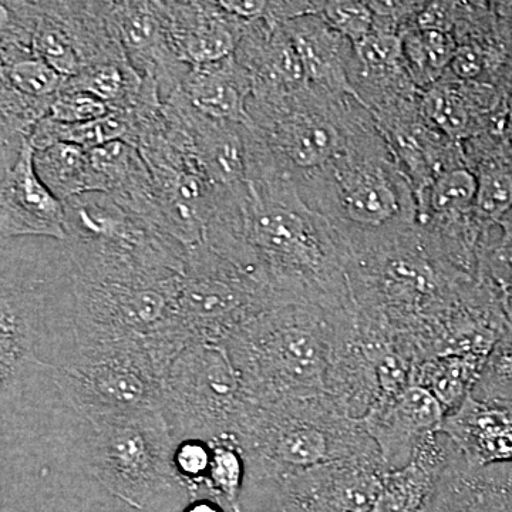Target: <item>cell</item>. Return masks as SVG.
I'll use <instances>...</instances> for the list:
<instances>
[{
  "label": "cell",
  "mask_w": 512,
  "mask_h": 512,
  "mask_svg": "<svg viewBox=\"0 0 512 512\" xmlns=\"http://www.w3.org/2000/svg\"><path fill=\"white\" fill-rule=\"evenodd\" d=\"M248 184L241 235L214 251L258 279L281 305L352 308L348 242L259 144L248 147Z\"/></svg>",
  "instance_id": "cell-1"
},
{
  "label": "cell",
  "mask_w": 512,
  "mask_h": 512,
  "mask_svg": "<svg viewBox=\"0 0 512 512\" xmlns=\"http://www.w3.org/2000/svg\"><path fill=\"white\" fill-rule=\"evenodd\" d=\"M352 308L289 303L256 315L224 343L248 400L276 403L328 396Z\"/></svg>",
  "instance_id": "cell-2"
},
{
  "label": "cell",
  "mask_w": 512,
  "mask_h": 512,
  "mask_svg": "<svg viewBox=\"0 0 512 512\" xmlns=\"http://www.w3.org/2000/svg\"><path fill=\"white\" fill-rule=\"evenodd\" d=\"M298 188L349 247L417 228L416 191L375 120L335 163Z\"/></svg>",
  "instance_id": "cell-3"
},
{
  "label": "cell",
  "mask_w": 512,
  "mask_h": 512,
  "mask_svg": "<svg viewBox=\"0 0 512 512\" xmlns=\"http://www.w3.org/2000/svg\"><path fill=\"white\" fill-rule=\"evenodd\" d=\"M234 436L251 477L274 484L332 461L379 456L362 421L343 413L329 396L276 403L248 400Z\"/></svg>",
  "instance_id": "cell-4"
},
{
  "label": "cell",
  "mask_w": 512,
  "mask_h": 512,
  "mask_svg": "<svg viewBox=\"0 0 512 512\" xmlns=\"http://www.w3.org/2000/svg\"><path fill=\"white\" fill-rule=\"evenodd\" d=\"M181 275L104 279L73 275L77 352L146 353L164 379L168 366L185 348L175 326Z\"/></svg>",
  "instance_id": "cell-5"
},
{
  "label": "cell",
  "mask_w": 512,
  "mask_h": 512,
  "mask_svg": "<svg viewBox=\"0 0 512 512\" xmlns=\"http://www.w3.org/2000/svg\"><path fill=\"white\" fill-rule=\"evenodd\" d=\"M63 205L77 278L183 274L188 248L111 195L86 192Z\"/></svg>",
  "instance_id": "cell-6"
},
{
  "label": "cell",
  "mask_w": 512,
  "mask_h": 512,
  "mask_svg": "<svg viewBox=\"0 0 512 512\" xmlns=\"http://www.w3.org/2000/svg\"><path fill=\"white\" fill-rule=\"evenodd\" d=\"M247 126L282 174L301 185L330 167L373 120L362 101L311 87L286 96H249Z\"/></svg>",
  "instance_id": "cell-7"
},
{
  "label": "cell",
  "mask_w": 512,
  "mask_h": 512,
  "mask_svg": "<svg viewBox=\"0 0 512 512\" xmlns=\"http://www.w3.org/2000/svg\"><path fill=\"white\" fill-rule=\"evenodd\" d=\"M72 269L66 244L53 238L2 239L0 284V383L2 403L18 396L32 367L43 363L35 348L56 299L57 281Z\"/></svg>",
  "instance_id": "cell-8"
},
{
  "label": "cell",
  "mask_w": 512,
  "mask_h": 512,
  "mask_svg": "<svg viewBox=\"0 0 512 512\" xmlns=\"http://www.w3.org/2000/svg\"><path fill=\"white\" fill-rule=\"evenodd\" d=\"M281 306L258 279L207 244L188 248L175 303V326L185 348L224 345L259 313Z\"/></svg>",
  "instance_id": "cell-9"
},
{
  "label": "cell",
  "mask_w": 512,
  "mask_h": 512,
  "mask_svg": "<svg viewBox=\"0 0 512 512\" xmlns=\"http://www.w3.org/2000/svg\"><path fill=\"white\" fill-rule=\"evenodd\" d=\"M177 441L164 409L103 424L90 443V473L130 507L144 510L158 494L180 485L174 468Z\"/></svg>",
  "instance_id": "cell-10"
},
{
  "label": "cell",
  "mask_w": 512,
  "mask_h": 512,
  "mask_svg": "<svg viewBox=\"0 0 512 512\" xmlns=\"http://www.w3.org/2000/svg\"><path fill=\"white\" fill-rule=\"evenodd\" d=\"M50 370L64 402L93 429L134 414L164 409L163 375L146 353L76 350L72 360Z\"/></svg>",
  "instance_id": "cell-11"
},
{
  "label": "cell",
  "mask_w": 512,
  "mask_h": 512,
  "mask_svg": "<svg viewBox=\"0 0 512 512\" xmlns=\"http://www.w3.org/2000/svg\"><path fill=\"white\" fill-rule=\"evenodd\" d=\"M244 384L224 345L195 343L178 353L163 379V404L174 430L232 434L245 404Z\"/></svg>",
  "instance_id": "cell-12"
},
{
  "label": "cell",
  "mask_w": 512,
  "mask_h": 512,
  "mask_svg": "<svg viewBox=\"0 0 512 512\" xmlns=\"http://www.w3.org/2000/svg\"><path fill=\"white\" fill-rule=\"evenodd\" d=\"M386 474L379 456L346 458L275 483L282 512H370Z\"/></svg>",
  "instance_id": "cell-13"
},
{
  "label": "cell",
  "mask_w": 512,
  "mask_h": 512,
  "mask_svg": "<svg viewBox=\"0 0 512 512\" xmlns=\"http://www.w3.org/2000/svg\"><path fill=\"white\" fill-rule=\"evenodd\" d=\"M107 20L133 69L143 79L156 82L163 101L173 96L191 66L181 62L175 53L165 23L163 0L109 2Z\"/></svg>",
  "instance_id": "cell-14"
},
{
  "label": "cell",
  "mask_w": 512,
  "mask_h": 512,
  "mask_svg": "<svg viewBox=\"0 0 512 512\" xmlns=\"http://www.w3.org/2000/svg\"><path fill=\"white\" fill-rule=\"evenodd\" d=\"M446 410L433 394L413 384L402 393L377 400L360 419L373 440L384 470L409 466L417 453L443 429Z\"/></svg>",
  "instance_id": "cell-15"
},
{
  "label": "cell",
  "mask_w": 512,
  "mask_h": 512,
  "mask_svg": "<svg viewBox=\"0 0 512 512\" xmlns=\"http://www.w3.org/2000/svg\"><path fill=\"white\" fill-rule=\"evenodd\" d=\"M35 148L26 144L8 170H0V237H45L66 242V211L35 170Z\"/></svg>",
  "instance_id": "cell-16"
},
{
  "label": "cell",
  "mask_w": 512,
  "mask_h": 512,
  "mask_svg": "<svg viewBox=\"0 0 512 512\" xmlns=\"http://www.w3.org/2000/svg\"><path fill=\"white\" fill-rule=\"evenodd\" d=\"M163 10L175 53L190 66L234 56L248 23L210 0H163Z\"/></svg>",
  "instance_id": "cell-17"
},
{
  "label": "cell",
  "mask_w": 512,
  "mask_h": 512,
  "mask_svg": "<svg viewBox=\"0 0 512 512\" xmlns=\"http://www.w3.org/2000/svg\"><path fill=\"white\" fill-rule=\"evenodd\" d=\"M441 434L471 467L512 464V399L471 394L444 420Z\"/></svg>",
  "instance_id": "cell-18"
},
{
  "label": "cell",
  "mask_w": 512,
  "mask_h": 512,
  "mask_svg": "<svg viewBox=\"0 0 512 512\" xmlns=\"http://www.w3.org/2000/svg\"><path fill=\"white\" fill-rule=\"evenodd\" d=\"M301 59L306 83L316 92L332 96H357L350 82L352 43L330 28L320 15L302 16L284 23Z\"/></svg>",
  "instance_id": "cell-19"
},
{
  "label": "cell",
  "mask_w": 512,
  "mask_h": 512,
  "mask_svg": "<svg viewBox=\"0 0 512 512\" xmlns=\"http://www.w3.org/2000/svg\"><path fill=\"white\" fill-rule=\"evenodd\" d=\"M191 106L214 120L247 123L251 82L234 56L191 66L180 87Z\"/></svg>",
  "instance_id": "cell-20"
},
{
  "label": "cell",
  "mask_w": 512,
  "mask_h": 512,
  "mask_svg": "<svg viewBox=\"0 0 512 512\" xmlns=\"http://www.w3.org/2000/svg\"><path fill=\"white\" fill-rule=\"evenodd\" d=\"M450 456V441L440 433L421 448L409 466L386 471L382 490L370 512H429Z\"/></svg>",
  "instance_id": "cell-21"
},
{
  "label": "cell",
  "mask_w": 512,
  "mask_h": 512,
  "mask_svg": "<svg viewBox=\"0 0 512 512\" xmlns=\"http://www.w3.org/2000/svg\"><path fill=\"white\" fill-rule=\"evenodd\" d=\"M485 363L480 357L460 353L430 357L417 366L414 384L433 394L448 416L473 394Z\"/></svg>",
  "instance_id": "cell-22"
},
{
  "label": "cell",
  "mask_w": 512,
  "mask_h": 512,
  "mask_svg": "<svg viewBox=\"0 0 512 512\" xmlns=\"http://www.w3.org/2000/svg\"><path fill=\"white\" fill-rule=\"evenodd\" d=\"M33 160L40 180L60 201L92 192V163L86 148L57 143L35 151Z\"/></svg>",
  "instance_id": "cell-23"
},
{
  "label": "cell",
  "mask_w": 512,
  "mask_h": 512,
  "mask_svg": "<svg viewBox=\"0 0 512 512\" xmlns=\"http://www.w3.org/2000/svg\"><path fill=\"white\" fill-rule=\"evenodd\" d=\"M144 79L133 69L127 57L86 67L76 76L64 79L63 89L92 94L103 100L110 111L133 109Z\"/></svg>",
  "instance_id": "cell-24"
},
{
  "label": "cell",
  "mask_w": 512,
  "mask_h": 512,
  "mask_svg": "<svg viewBox=\"0 0 512 512\" xmlns=\"http://www.w3.org/2000/svg\"><path fill=\"white\" fill-rule=\"evenodd\" d=\"M117 140L133 143V124L126 113L110 111L109 116L90 123H62L46 117L37 124L29 143L35 151L57 143L76 144L93 150Z\"/></svg>",
  "instance_id": "cell-25"
},
{
  "label": "cell",
  "mask_w": 512,
  "mask_h": 512,
  "mask_svg": "<svg viewBox=\"0 0 512 512\" xmlns=\"http://www.w3.org/2000/svg\"><path fill=\"white\" fill-rule=\"evenodd\" d=\"M476 218L485 232L498 227L512 212V164L508 158H484L478 165Z\"/></svg>",
  "instance_id": "cell-26"
},
{
  "label": "cell",
  "mask_w": 512,
  "mask_h": 512,
  "mask_svg": "<svg viewBox=\"0 0 512 512\" xmlns=\"http://www.w3.org/2000/svg\"><path fill=\"white\" fill-rule=\"evenodd\" d=\"M470 97L457 84H433L421 97V114L443 136L461 140L474 126V104Z\"/></svg>",
  "instance_id": "cell-27"
},
{
  "label": "cell",
  "mask_w": 512,
  "mask_h": 512,
  "mask_svg": "<svg viewBox=\"0 0 512 512\" xmlns=\"http://www.w3.org/2000/svg\"><path fill=\"white\" fill-rule=\"evenodd\" d=\"M402 37L404 66L414 83H433L457 52L456 42L448 32L414 29Z\"/></svg>",
  "instance_id": "cell-28"
},
{
  "label": "cell",
  "mask_w": 512,
  "mask_h": 512,
  "mask_svg": "<svg viewBox=\"0 0 512 512\" xmlns=\"http://www.w3.org/2000/svg\"><path fill=\"white\" fill-rule=\"evenodd\" d=\"M208 441L212 447L208 487L221 495L235 512H239L242 485L248 470L244 451L232 434H224Z\"/></svg>",
  "instance_id": "cell-29"
},
{
  "label": "cell",
  "mask_w": 512,
  "mask_h": 512,
  "mask_svg": "<svg viewBox=\"0 0 512 512\" xmlns=\"http://www.w3.org/2000/svg\"><path fill=\"white\" fill-rule=\"evenodd\" d=\"M404 66L403 37L392 30L376 29L353 45L350 69L362 73H384Z\"/></svg>",
  "instance_id": "cell-30"
},
{
  "label": "cell",
  "mask_w": 512,
  "mask_h": 512,
  "mask_svg": "<svg viewBox=\"0 0 512 512\" xmlns=\"http://www.w3.org/2000/svg\"><path fill=\"white\" fill-rule=\"evenodd\" d=\"M0 82L37 100H55L62 90L64 77L39 57L0 66Z\"/></svg>",
  "instance_id": "cell-31"
},
{
  "label": "cell",
  "mask_w": 512,
  "mask_h": 512,
  "mask_svg": "<svg viewBox=\"0 0 512 512\" xmlns=\"http://www.w3.org/2000/svg\"><path fill=\"white\" fill-rule=\"evenodd\" d=\"M473 396L480 400L512 399V328L488 356Z\"/></svg>",
  "instance_id": "cell-32"
},
{
  "label": "cell",
  "mask_w": 512,
  "mask_h": 512,
  "mask_svg": "<svg viewBox=\"0 0 512 512\" xmlns=\"http://www.w3.org/2000/svg\"><path fill=\"white\" fill-rule=\"evenodd\" d=\"M319 15L352 46L375 30V12L369 2H323Z\"/></svg>",
  "instance_id": "cell-33"
},
{
  "label": "cell",
  "mask_w": 512,
  "mask_h": 512,
  "mask_svg": "<svg viewBox=\"0 0 512 512\" xmlns=\"http://www.w3.org/2000/svg\"><path fill=\"white\" fill-rule=\"evenodd\" d=\"M212 447L210 441L185 439L174 450V468L181 487L195 490L207 484L210 476Z\"/></svg>",
  "instance_id": "cell-34"
},
{
  "label": "cell",
  "mask_w": 512,
  "mask_h": 512,
  "mask_svg": "<svg viewBox=\"0 0 512 512\" xmlns=\"http://www.w3.org/2000/svg\"><path fill=\"white\" fill-rule=\"evenodd\" d=\"M110 107L89 93L63 89L53 100L50 119L62 123H90L109 116Z\"/></svg>",
  "instance_id": "cell-35"
},
{
  "label": "cell",
  "mask_w": 512,
  "mask_h": 512,
  "mask_svg": "<svg viewBox=\"0 0 512 512\" xmlns=\"http://www.w3.org/2000/svg\"><path fill=\"white\" fill-rule=\"evenodd\" d=\"M491 56L478 43H467L457 47L456 55L450 64L451 72L460 80L474 82L488 69Z\"/></svg>",
  "instance_id": "cell-36"
},
{
  "label": "cell",
  "mask_w": 512,
  "mask_h": 512,
  "mask_svg": "<svg viewBox=\"0 0 512 512\" xmlns=\"http://www.w3.org/2000/svg\"><path fill=\"white\" fill-rule=\"evenodd\" d=\"M268 3L262 0H220L218 5L239 19L256 22L266 18Z\"/></svg>",
  "instance_id": "cell-37"
},
{
  "label": "cell",
  "mask_w": 512,
  "mask_h": 512,
  "mask_svg": "<svg viewBox=\"0 0 512 512\" xmlns=\"http://www.w3.org/2000/svg\"><path fill=\"white\" fill-rule=\"evenodd\" d=\"M184 512H224L218 507L217 504L212 503V501L201 500L195 501L191 505H188L187 510Z\"/></svg>",
  "instance_id": "cell-38"
}]
</instances>
